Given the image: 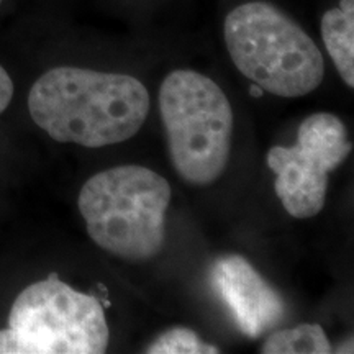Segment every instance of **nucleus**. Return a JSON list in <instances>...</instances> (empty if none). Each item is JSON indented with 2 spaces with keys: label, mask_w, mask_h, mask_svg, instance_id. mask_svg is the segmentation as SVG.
Instances as JSON below:
<instances>
[{
  "label": "nucleus",
  "mask_w": 354,
  "mask_h": 354,
  "mask_svg": "<svg viewBox=\"0 0 354 354\" xmlns=\"http://www.w3.org/2000/svg\"><path fill=\"white\" fill-rule=\"evenodd\" d=\"M28 110L53 140L104 148L140 131L149 112V94L128 74L61 66L33 84Z\"/></svg>",
  "instance_id": "obj_1"
},
{
  "label": "nucleus",
  "mask_w": 354,
  "mask_h": 354,
  "mask_svg": "<svg viewBox=\"0 0 354 354\" xmlns=\"http://www.w3.org/2000/svg\"><path fill=\"white\" fill-rule=\"evenodd\" d=\"M169 202V183L138 165L110 167L92 176L77 201L92 241L127 261H148L161 253Z\"/></svg>",
  "instance_id": "obj_2"
},
{
  "label": "nucleus",
  "mask_w": 354,
  "mask_h": 354,
  "mask_svg": "<svg viewBox=\"0 0 354 354\" xmlns=\"http://www.w3.org/2000/svg\"><path fill=\"white\" fill-rule=\"evenodd\" d=\"M223 33L234 66L264 92L294 99L323 81L325 61L317 43L272 3L248 2L233 8Z\"/></svg>",
  "instance_id": "obj_3"
},
{
  "label": "nucleus",
  "mask_w": 354,
  "mask_h": 354,
  "mask_svg": "<svg viewBox=\"0 0 354 354\" xmlns=\"http://www.w3.org/2000/svg\"><path fill=\"white\" fill-rule=\"evenodd\" d=\"M169 156L185 183L209 185L227 169L233 110L216 82L197 71H172L159 88Z\"/></svg>",
  "instance_id": "obj_4"
},
{
  "label": "nucleus",
  "mask_w": 354,
  "mask_h": 354,
  "mask_svg": "<svg viewBox=\"0 0 354 354\" xmlns=\"http://www.w3.org/2000/svg\"><path fill=\"white\" fill-rule=\"evenodd\" d=\"M109 338L100 300L53 272L15 299L8 328L0 330V354H102Z\"/></svg>",
  "instance_id": "obj_5"
},
{
  "label": "nucleus",
  "mask_w": 354,
  "mask_h": 354,
  "mask_svg": "<svg viewBox=\"0 0 354 354\" xmlns=\"http://www.w3.org/2000/svg\"><path fill=\"white\" fill-rule=\"evenodd\" d=\"M344 123L333 113L308 115L300 123L297 143L272 146L268 166L276 174L274 189L286 212L295 218H312L325 205L330 172L351 153Z\"/></svg>",
  "instance_id": "obj_6"
},
{
  "label": "nucleus",
  "mask_w": 354,
  "mask_h": 354,
  "mask_svg": "<svg viewBox=\"0 0 354 354\" xmlns=\"http://www.w3.org/2000/svg\"><path fill=\"white\" fill-rule=\"evenodd\" d=\"M212 279L238 328L250 338L272 330L284 318V300L241 256L216 259Z\"/></svg>",
  "instance_id": "obj_7"
},
{
  "label": "nucleus",
  "mask_w": 354,
  "mask_h": 354,
  "mask_svg": "<svg viewBox=\"0 0 354 354\" xmlns=\"http://www.w3.org/2000/svg\"><path fill=\"white\" fill-rule=\"evenodd\" d=\"M322 37L326 51L349 87L354 86V0H339V6L322 17Z\"/></svg>",
  "instance_id": "obj_8"
},
{
  "label": "nucleus",
  "mask_w": 354,
  "mask_h": 354,
  "mask_svg": "<svg viewBox=\"0 0 354 354\" xmlns=\"http://www.w3.org/2000/svg\"><path fill=\"white\" fill-rule=\"evenodd\" d=\"M263 354H328L333 348L320 325H304L281 330L266 339Z\"/></svg>",
  "instance_id": "obj_9"
},
{
  "label": "nucleus",
  "mask_w": 354,
  "mask_h": 354,
  "mask_svg": "<svg viewBox=\"0 0 354 354\" xmlns=\"http://www.w3.org/2000/svg\"><path fill=\"white\" fill-rule=\"evenodd\" d=\"M149 354H215L220 349L214 344H207L198 338L196 331L189 328H172L162 333L146 349Z\"/></svg>",
  "instance_id": "obj_10"
},
{
  "label": "nucleus",
  "mask_w": 354,
  "mask_h": 354,
  "mask_svg": "<svg viewBox=\"0 0 354 354\" xmlns=\"http://www.w3.org/2000/svg\"><path fill=\"white\" fill-rule=\"evenodd\" d=\"M13 97V82L6 69L0 66V113L6 112Z\"/></svg>",
  "instance_id": "obj_11"
},
{
  "label": "nucleus",
  "mask_w": 354,
  "mask_h": 354,
  "mask_svg": "<svg viewBox=\"0 0 354 354\" xmlns=\"http://www.w3.org/2000/svg\"><path fill=\"white\" fill-rule=\"evenodd\" d=\"M250 92H251V95H253V97H261V95L264 94V91H263V88H261L259 86H256V84H254V86H251Z\"/></svg>",
  "instance_id": "obj_12"
},
{
  "label": "nucleus",
  "mask_w": 354,
  "mask_h": 354,
  "mask_svg": "<svg viewBox=\"0 0 354 354\" xmlns=\"http://www.w3.org/2000/svg\"><path fill=\"white\" fill-rule=\"evenodd\" d=\"M342 346H343V349H339L338 353H353V342H351V339H349V342H344Z\"/></svg>",
  "instance_id": "obj_13"
},
{
  "label": "nucleus",
  "mask_w": 354,
  "mask_h": 354,
  "mask_svg": "<svg viewBox=\"0 0 354 354\" xmlns=\"http://www.w3.org/2000/svg\"><path fill=\"white\" fill-rule=\"evenodd\" d=\"M0 3H2V0H0Z\"/></svg>",
  "instance_id": "obj_14"
}]
</instances>
